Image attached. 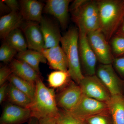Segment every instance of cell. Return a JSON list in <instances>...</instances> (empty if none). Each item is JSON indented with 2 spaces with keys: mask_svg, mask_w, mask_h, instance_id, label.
<instances>
[{
  "mask_svg": "<svg viewBox=\"0 0 124 124\" xmlns=\"http://www.w3.org/2000/svg\"><path fill=\"white\" fill-rule=\"evenodd\" d=\"M99 29L109 42L124 19V0H96Z\"/></svg>",
  "mask_w": 124,
  "mask_h": 124,
  "instance_id": "1",
  "label": "cell"
},
{
  "mask_svg": "<svg viewBox=\"0 0 124 124\" xmlns=\"http://www.w3.org/2000/svg\"><path fill=\"white\" fill-rule=\"evenodd\" d=\"M36 84L35 97L27 108L31 111V117L38 120L46 117L58 119L60 111L58 108L54 89L46 87L40 77Z\"/></svg>",
  "mask_w": 124,
  "mask_h": 124,
  "instance_id": "2",
  "label": "cell"
},
{
  "mask_svg": "<svg viewBox=\"0 0 124 124\" xmlns=\"http://www.w3.org/2000/svg\"><path fill=\"white\" fill-rule=\"evenodd\" d=\"M69 10L79 31L87 34L99 29V16L96 0H76L69 7Z\"/></svg>",
  "mask_w": 124,
  "mask_h": 124,
  "instance_id": "3",
  "label": "cell"
},
{
  "mask_svg": "<svg viewBox=\"0 0 124 124\" xmlns=\"http://www.w3.org/2000/svg\"><path fill=\"white\" fill-rule=\"evenodd\" d=\"M79 38L78 28L72 27L62 36L60 44L66 56L71 79L79 85L85 76L82 74L80 61Z\"/></svg>",
  "mask_w": 124,
  "mask_h": 124,
  "instance_id": "4",
  "label": "cell"
},
{
  "mask_svg": "<svg viewBox=\"0 0 124 124\" xmlns=\"http://www.w3.org/2000/svg\"><path fill=\"white\" fill-rule=\"evenodd\" d=\"M68 113L83 121L89 117L97 115L110 114L106 103L84 95L75 108Z\"/></svg>",
  "mask_w": 124,
  "mask_h": 124,
  "instance_id": "5",
  "label": "cell"
},
{
  "mask_svg": "<svg viewBox=\"0 0 124 124\" xmlns=\"http://www.w3.org/2000/svg\"><path fill=\"white\" fill-rule=\"evenodd\" d=\"M87 39L97 60L102 64H111L114 57L110 45L100 29L86 34Z\"/></svg>",
  "mask_w": 124,
  "mask_h": 124,
  "instance_id": "6",
  "label": "cell"
},
{
  "mask_svg": "<svg viewBox=\"0 0 124 124\" xmlns=\"http://www.w3.org/2000/svg\"><path fill=\"white\" fill-rule=\"evenodd\" d=\"M79 85L85 96L106 103L110 99V93L95 75L85 76Z\"/></svg>",
  "mask_w": 124,
  "mask_h": 124,
  "instance_id": "7",
  "label": "cell"
},
{
  "mask_svg": "<svg viewBox=\"0 0 124 124\" xmlns=\"http://www.w3.org/2000/svg\"><path fill=\"white\" fill-rule=\"evenodd\" d=\"M84 94L79 85L71 81L56 96L58 107L63 111L70 112L79 104Z\"/></svg>",
  "mask_w": 124,
  "mask_h": 124,
  "instance_id": "8",
  "label": "cell"
},
{
  "mask_svg": "<svg viewBox=\"0 0 124 124\" xmlns=\"http://www.w3.org/2000/svg\"><path fill=\"white\" fill-rule=\"evenodd\" d=\"M79 31V49L81 64L86 76L95 75L97 59L91 48L85 32Z\"/></svg>",
  "mask_w": 124,
  "mask_h": 124,
  "instance_id": "9",
  "label": "cell"
},
{
  "mask_svg": "<svg viewBox=\"0 0 124 124\" xmlns=\"http://www.w3.org/2000/svg\"><path fill=\"white\" fill-rule=\"evenodd\" d=\"M70 0H48L43 12L53 16L58 20L62 28L66 29L68 22Z\"/></svg>",
  "mask_w": 124,
  "mask_h": 124,
  "instance_id": "10",
  "label": "cell"
},
{
  "mask_svg": "<svg viewBox=\"0 0 124 124\" xmlns=\"http://www.w3.org/2000/svg\"><path fill=\"white\" fill-rule=\"evenodd\" d=\"M31 117L29 108L9 104L5 106L0 118V124H21Z\"/></svg>",
  "mask_w": 124,
  "mask_h": 124,
  "instance_id": "11",
  "label": "cell"
},
{
  "mask_svg": "<svg viewBox=\"0 0 124 124\" xmlns=\"http://www.w3.org/2000/svg\"><path fill=\"white\" fill-rule=\"evenodd\" d=\"M39 23L27 21L22 28L29 49L40 52L45 48L44 37Z\"/></svg>",
  "mask_w": 124,
  "mask_h": 124,
  "instance_id": "12",
  "label": "cell"
},
{
  "mask_svg": "<svg viewBox=\"0 0 124 124\" xmlns=\"http://www.w3.org/2000/svg\"><path fill=\"white\" fill-rule=\"evenodd\" d=\"M97 76L110 93L111 96L121 94L120 81L112 64H102L97 70Z\"/></svg>",
  "mask_w": 124,
  "mask_h": 124,
  "instance_id": "13",
  "label": "cell"
},
{
  "mask_svg": "<svg viewBox=\"0 0 124 124\" xmlns=\"http://www.w3.org/2000/svg\"><path fill=\"white\" fill-rule=\"evenodd\" d=\"M40 52L45 56L51 69L55 70L68 71L66 56L60 45L43 49Z\"/></svg>",
  "mask_w": 124,
  "mask_h": 124,
  "instance_id": "14",
  "label": "cell"
},
{
  "mask_svg": "<svg viewBox=\"0 0 124 124\" xmlns=\"http://www.w3.org/2000/svg\"><path fill=\"white\" fill-rule=\"evenodd\" d=\"M45 42V48L59 45L62 36L58 27L50 19L42 17L40 23Z\"/></svg>",
  "mask_w": 124,
  "mask_h": 124,
  "instance_id": "15",
  "label": "cell"
},
{
  "mask_svg": "<svg viewBox=\"0 0 124 124\" xmlns=\"http://www.w3.org/2000/svg\"><path fill=\"white\" fill-rule=\"evenodd\" d=\"M20 13L23 19L27 21L40 23L43 16L44 4L36 0L19 1Z\"/></svg>",
  "mask_w": 124,
  "mask_h": 124,
  "instance_id": "16",
  "label": "cell"
},
{
  "mask_svg": "<svg viewBox=\"0 0 124 124\" xmlns=\"http://www.w3.org/2000/svg\"><path fill=\"white\" fill-rule=\"evenodd\" d=\"M23 19L20 12L10 11L0 18V36L4 39L8 35L22 25Z\"/></svg>",
  "mask_w": 124,
  "mask_h": 124,
  "instance_id": "17",
  "label": "cell"
},
{
  "mask_svg": "<svg viewBox=\"0 0 124 124\" xmlns=\"http://www.w3.org/2000/svg\"><path fill=\"white\" fill-rule=\"evenodd\" d=\"M10 67L13 73L21 79L36 84L40 74L28 64L22 60L14 59Z\"/></svg>",
  "mask_w": 124,
  "mask_h": 124,
  "instance_id": "18",
  "label": "cell"
},
{
  "mask_svg": "<svg viewBox=\"0 0 124 124\" xmlns=\"http://www.w3.org/2000/svg\"><path fill=\"white\" fill-rule=\"evenodd\" d=\"M113 124H124V98L122 94L111 96L107 103Z\"/></svg>",
  "mask_w": 124,
  "mask_h": 124,
  "instance_id": "19",
  "label": "cell"
},
{
  "mask_svg": "<svg viewBox=\"0 0 124 124\" xmlns=\"http://www.w3.org/2000/svg\"><path fill=\"white\" fill-rule=\"evenodd\" d=\"M16 58L29 64L39 74L40 73V63H46L47 62L46 59L41 52L29 49L19 52L16 55Z\"/></svg>",
  "mask_w": 124,
  "mask_h": 124,
  "instance_id": "20",
  "label": "cell"
},
{
  "mask_svg": "<svg viewBox=\"0 0 124 124\" xmlns=\"http://www.w3.org/2000/svg\"><path fill=\"white\" fill-rule=\"evenodd\" d=\"M7 96L9 101L12 104L24 108H27L32 101L28 95L10 83L9 85Z\"/></svg>",
  "mask_w": 124,
  "mask_h": 124,
  "instance_id": "21",
  "label": "cell"
},
{
  "mask_svg": "<svg viewBox=\"0 0 124 124\" xmlns=\"http://www.w3.org/2000/svg\"><path fill=\"white\" fill-rule=\"evenodd\" d=\"M23 31L19 28L12 31L8 35L5 40V42L18 53L27 50V44Z\"/></svg>",
  "mask_w": 124,
  "mask_h": 124,
  "instance_id": "22",
  "label": "cell"
},
{
  "mask_svg": "<svg viewBox=\"0 0 124 124\" xmlns=\"http://www.w3.org/2000/svg\"><path fill=\"white\" fill-rule=\"evenodd\" d=\"M8 80L10 84L28 95L32 101L33 100L36 93V84L21 79L13 73L9 78Z\"/></svg>",
  "mask_w": 124,
  "mask_h": 124,
  "instance_id": "23",
  "label": "cell"
},
{
  "mask_svg": "<svg viewBox=\"0 0 124 124\" xmlns=\"http://www.w3.org/2000/svg\"><path fill=\"white\" fill-rule=\"evenodd\" d=\"M70 79V76L68 71L55 70L49 74L48 81L51 88H59L68 84Z\"/></svg>",
  "mask_w": 124,
  "mask_h": 124,
  "instance_id": "24",
  "label": "cell"
},
{
  "mask_svg": "<svg viewBox=\"0 0 124 124\" xmlns=\"http://www.w3.org/2000/svg\"><path fill=\"white\" fill-rule=\"evenodd\" d=\"M110 41V46L113 55L116 57L124 54V36L115 34Z\"/></svg>",
  "mask_w": 124,
  "mask_h": 124,
  "instance_id": "25",
  "label": "cell"
},
{
  "mask_svg": "<svg viewBox=\"0 0 124 124\" xmlns=\"http://www.w3.org/2000/svg\"><path fill=\"white\" fill-rule=\"evenodd\" d=\"M18 53L15 49L5 42L0 48V60L6 63L11 62Z\"/></svg>",
  "mask_w": 124,
  "mask_h": 124,
  "instance_id": "26",
  "label": "cell"
},
{
  "mask_svg": "<svg viewBox=\"0 0 124 124\" xmlns=\"http://www.w3.org/2000/svg\"><path fill=\"white\" fill-rule=\"evenodd\" d=\"M58 121L62 124H85L84 121L67 112H60Z\"/></svg>",
  "mask_w": 124,
  "mask_h": 124,
  "instance_id": "27",
  "label": "cell"
},
{
  "mask_svg": "<svg viewBox=\"0 0 124 124\" xmlns=\"http://www.w3.org/2000/svg\"><path fill=\"white\" fill-rule=\"evenodd\" d=\"M108 115L100 114L97 115L89 117L85 121L88 124H109L107 118Z\"/></svg>",
  "mask_w": 124,
  "mask_h": 124,
  "instance_id": "28",
  "label": "cell"
},
{
  "mask_svg": "<svg viewBox=\"0 0 124 124\" xmlns=\"http://www.w3.org/2000/svg\"><path fill=\"white\" fill-rule=\"evenodd\" d=\"M13 73L10 67L5 66L0 69V85L6 83L9 78Z\"/></svg>",
  "mask_w": 124,
  "mask_h": 124,
  "instance_id": "29",
  "label": "cell"
},
{
  "mask_svg": "<svg viewBox=\"0 0 124 124\" xmlns=\"http://www.w3.org/2000/svg\"><path fill=\"white\" fill-rule=\"evenodd\" d=\"M112 63L117 71L124 76V57L114 58Z\"/></svg>",
  "mask_w": 124,
  "mask_h": 124,
  "instance_id": "30",
  "label": "cell"
},
{
  "mask_svg": "<svg viewBox=\"0 0 124 124\" xmlns=\"http://www.w3.org/2000/svg\"><path fill=\"white\" fill-rule=\"evenodd\" d=\"M2 1L6 5L11 11H20V6L19 1L16 0H2Z\"/></svg>",
  "mask_w": 124,
  "mask_h": 124,
  "instance_id": "31",
  "label": "cell"
},
{
  "mask_svg": "<svg viewBox=\"0 0 124 124\" xmlns=\"http://www.w3.org/2000/svg\"><path fill=\"white\" fill-rule=\"evenodd\" d=\"M9 85L7 82L1 85L0 87V103L1 104L7 96Z\"/></svg>",
  "mask_w": 124,
  "mask_h": 124,
  "instance_id": "32",
  "label": "cell"
},
{
  "mask_svg": "<svg viewBox=\"0 0 124 124\" xmlns=\"http://www.w3.org/2000/svg\"><path fill=\"white\" fill-rule=\"evenodd\" d=\"M57 118L54 117H46L40 119L38 124H57Z\"/></svg>",
  "mask_w": 124,
  "mask_h": 124,
  "instance_id": "33",
  "label": "cell"
},
{
  "mask_svg": "<svg viewBox=\"0 0 124 124\" xmlns=\"http://www.w3.org/2000/svg\"><path fill=\"white\" fill-rule=\"evenodd\" d=\"M115 34L124 36V19L117 29Z\"/></svg>",
  "mask_w": 124,
  "mask_h": 124,
  "instance_id": "34",
  "label": "cell"
},
{
  "mask_svg": "<svg viewBox=\"0 0 124 124\" xmlns=\"http://www.w3.org/2000/svg\"><path fill=\"white\" fill-rule=\"evenodd\" d=\"M39 120L35 117H31L28 121V124H38Z\"/></svg>",
  "mask_w": 124,
  "mask_h": 124,
  "instance_id": "35",
  "label": "cell"
},
{
  "mask_svg": "<svg viewBox=\"0 0 124 124\" xmlns=\"http://www.w3.org/2000/svg\"><path fill=\"white\" fill-rule=\"evenodd\" d=\"M57 124H61V123H60V122H58V121Z\"/></svg>",
  "mask_w": 124,
  "mask_h": 124,
  "instance_id": "36",
  "label": "cell"
},
{
  "mask_svg": "<svg viewBox=\"0 0 124 124\" xmlns=\"http://www.w3.org/2000/svg\"></svg>",
  "mask_w": 124,
  "mask_h": 124,
  "instance_id": "37",
  "label": "cell"
}]
</instances>
